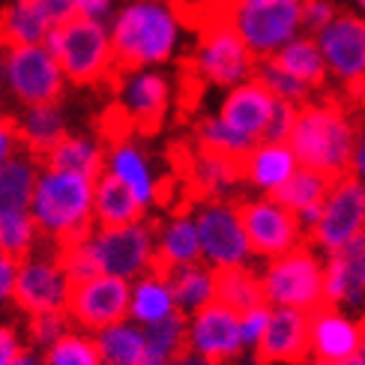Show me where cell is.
Listing matches in <instances>:
<instances>
[{
    "mask_svg": "<svg viewBox=\"0 0 365 365\" xmlns=\"http://www.w3.org/2000/svg\"><path fill=\"white\" fill-rule=\"evenodd\" d=\"M177 45V15L159 0H138L120 9L111 27L114 63L102 87L114 96L117 87L129 75L141 72L147 63H162L174 54Z\"/></svg>",
    "mask_w": 365,
    "mask_h": 365,
    "instance_id": "6da1fadb",
    "label": "cell"
},
{
    "mask_svg": "<svg viewBox=\"0 0 365 365\" xmlns=\"http://www.w3.org/2000/svg\"><path fill=\"white\" fill-rule=\"evenodd\" d=\"M356 123L339 102H309L299 108L297 126L291 132V150L299 168L324 174L327 180H341L351 174Z\"/></svg>",
    "mask_w": 365,
    "mask_h": 365,
    "instance_id": "7a4b0ae2",
    "label": "cell"
},
{
    "mask_svg": "<svg viewBox=\"0 0 365 365\" xmlns=\"http://www.w3.org/2000/svg\"><path fill=\"white\" fill-rule=\"evenodd\" d=\"M93 192L96 182L72 171H45L34 195V222L39 237L51 246L93 237Z\"/></svg>",
    "mask_w": 365,
    "mask_h": 365,
    "instance_id": "3957f363",
    "label": "cell"
},
{
    "mask_svg": "<svg viewBox=\"0 0 365 365\" xmlns=\"http://www.w3.org/2000/svg\"><path fill=\"white\" fill-rule=\"evenodd\" d=\"M264 294L272 309L317 312L327 306V264L317 257V249L302 242L264 269Z\"/></svg>",
    "mask_w": 365,
    "mask_h": 365,
    "instance_id": "277c9868",
    "label": "cell"
},
{
    "mask_svg": "<svg viewBox=\"0 0 365 365\" xmlns=\"http://www.w3.org/2000/svg\"><path fill=\"white\" fill-rule=\"evenodd\" d=\"M48 51L63 69V75L78 87H96L105 84L114 63L111 39L105 27L93 19H75L63 27L51 30Z\"/></svg>",
    "mask_w": 365,
    "mask_h": 365,
    "instance_id": "5b68a950",
    "label": "cell"
},
{
    "mask_svg": "<svg viewBox=\"0 0 365 365\" xmlns=\"http://www.w3.org/2000/svg\"><path fill=\"white\" fill-rule=\"evenodd\" d=\"M195 225H197V234H201L207 267L212 269L249 267L255 252L240 219L237 197H219V201L201 204L195 210Z\"/></svg>",
    "mask_w": 365,
    "mask_h": 365,
    "instance_id": "8992f818",
    "label": "cell"
},
{
    "mask_svg": "<svg viewBox=\"0 0 365 365\" xmlns=\"http://www.w3.org/2000/svg\"><path fill=\"white\" fill-rule=\"evenodd\" d=\"M197 66L204 78L219 87H237L255 75L257 57L240 36L237 19H219L197 30Z\"/></svg>",
    "mask_w": 365,
    "mask_h": 365,
    "instance_id": "52a82bcc",
    "label": "cell"
},
{
    "mask_svg": "<svg viewBox=\"0 0 365 365\" xmlns=\"http://www.w3.org/2000/svg\"><path fill=\"white\" fill-rule=\"evenodd\" d=\"M162 231V222L156 216H147L141 225L120 227V231H96L90 237V255L96 261L102 276L132 279L150 269V257L156 249V237Z\"/></svg>",
    "mask_w": 365,
    "mask_h": 365,
    "instance_id": "ba28073f",
    "label": "cell"
},
{
    "mask_svg": "<svg viewBox=\"0 0 365 365\" xmlns=\"http://www.w3.org/2000/svg\"><path fill=\"white\" fill-rule=\"evenodd\" d=\"M237 210L252 242V252L257 257L276 261V257L294 252L302 242H309L297 212L272 201V197H240Z\"/></svg>",
    "mask_w": 365,
    "mask_h": 365,
    "instance_id": "9c48e42d",
    "label": "cell"
},
{
    "mask_svg": "<svg viewBox=\"0 0 365 365\" xmlns=\"http://www.w3.org/2000/svg\"><path fill=\"white\" fill-rule=\"evenodd\" d=\"M66 314L72 324L90 332H105L120 327L132 314V287L126 279L117 276H96L78 284H69L66 291Z\"/></svg>",
    "mask_w": 365,
    "mask_h": 365,
    "instance_id": "30bf717a",
    "label": "cell"
},
{
    "mask_svg": "<svg viewBox=\"0 0 365 365\" xmlns=\"http://www.w3.org/2000/svg\"><path fill=\"white\" fill-rule=\"evenodd\" d=\"M362 234H365V182L347 174L332 182L324 201V216L309 234V246L324 255H332Z\"/></svg>",
    "mask_w": 365,
    "mask_h": 365,
    "instance_id": "8fae6325",
    "label": "cell"
},
{
    "mask_svg": "<svg viewBox=\"0 0 365 365\" xmlns=\"http://www.w3.org/2000/svg\"><path fill=\"white\" fill-rule=\"evenodd\" d=\"M237 30L257 60L276 57L287 42L299 36L302 0H267L257 6H240Z\"/></svg>",
    "mask_w": 365,
    "mask_h": 365,
    "instance_id": "7c38bea8",
    "label": "cell"
},
{
    "mask_svg": "<svg viewBox=\"0 0 365 365\" xmlns=\"http://www.w3.org/2000/svg\"><path fill=\"white\" fill-rule=\"evenodd\" d=\"M327 69L347 93L365 99V19L359 12H339V19L314 36Z\"/></svg>",
    "mask_w": 365,
    "mask_h": 365,
    "instance_id": "4fadbf2b",
    "label": "cell"
},
{
    "mask_svg": "<svg viewBox=\"0 0 365 365\" xmlns=\"http://www.w3.org/2000/svg\"><path fill=\"white\" fill-rule=\"evenodd\" d=\"M63 78L54 54L42 45H24L6 54V81L27 108L63 102Z\"/></svg>",
    "mask_w": 365,
    "mask_h": 365,
    "instance_id": "5bb4252c",
    "label": "cell"
},
{
    "mask_svg": "<svg viewBox=\"0 0 365 365\" xmlns=\"http://www.w3.org/2000/svg\"><path fill=\"white\" fill-rule=\"evenodd\" d=\"M257 365H302L312 359V314L297 309H272L269 327L255 347Z\"/></svg>",
    "mask_w": 365,
    "mask_h": 365,
    "instance_id": "9a60e30c",
    "label": "cell"
},
{
    "mask_svg": "<svg viewBox=\"0 0 365 365\" xmlns=\"http://www.w3.org/2000/svg\"><path fill=\"white\" fill-rule=\"evenodd\" d=\"M365 339V321H356L339 306L312 312V362L339 365L359 354Z\"/></svg>",
    "mask_w": 365,
    "mask_h": 365,
    "instance_id": "2e32d148",
    "label": "cell"
},
{
    "mask_svg": "<svg viewBox=\"0 0 365 365\" xmlns=\"http://www.w3.org/2000/svg\"><path fill=\"white\" fill-rule=\"evenodd\" d=\"M189 344L195 354H201L207 359L216 362H234L246 344H242V332H240V314L234 309L222 306L212 299L210 306L192 314L189 324Z\"/></svg>",
    "mask_w": 365,
    "mask_h": 365,
    "instance_id": "e0dca14e",
    "label": "cell"
},
{
    "mask_svg": "<svg viewBox=\"0 0 365 365\" xmlns=\"http://www.w3.org/2000/svg\"><path fill=\"white\" fill-rule=\"evenodd\" d=\"M114 99H120L129 108L135 126H138V138H153L168 120L171 87L162 72H135L120 81Z\"/></svg>",
    "mask_w": 365,
    "mask_h": 365,
    "instance_id": "ac0fdd59",
    "label": "cell"
},
{
    "mask_svg": "<svg viewBox=\"0 0 365 365\" xmlns=\"http://www.w3.org/2000/svg\"><path fill=\"white\" fill-rule=\"evenodd\" d=\"M195 264H207L195 216L192 212L189 216H171V222L165 225L156 237V249H153V257H150L147 276L168 284V279L177 269L195 267Z\"/></svg>",
    "mask_w": 365,
    "mask_h": 365,
    "instance_id": "d6986e66",
    "label": "cell"
},
{
    "mask_svg": "<svg viewBox=\"0 0 365 365\" xmlns=\"http://www.w3.org/2000/svg\"><path fill=\"white\" fill-rule=\"evenodd\" d=\"M66 276L54 261H27L19 267L12 287V299L21 312L30 314H48V312H66Z\"/></svg>",
    "mask_w": 365,
    "mask_h": 365,
    "instance_id": "ffe728a7",
    "label": "cell"
},
{
    "mask_svg": "<svg viewBox=\"0 0 365 365\" xmlns=\"http://www.w3.org/2000/svg\"><path fill=\"white\" fill-rule=\"evenodd\" d=\"M276 96L257 81V78H249L237 87L227 90V96L222 99V108H219V117L225 120L227 126H234L237 132H242L246 138L261 144L267 138V129H269V120H272V111H276Z\"/></svg>",
    "mask_w": 365,
    "mask_h": 365,
    "instance_id": "44dd1931",
    "label": "cell"
},
{
    "mask_svg": "<svg viewBox=\"0 0 365 365\" xmlns=\"http://www.w3.org/2000/svg\"><path fill=\"white\" fill-rule=\"evenodd\" d=\"M327 306L365 309V234L327 255Z\"/></svg>",
    "mask_w": 365,
    "mask_h": 365,
    "instance_id": "7402d4cb",
    "label": "cell"
},
{
    "mask_svg": "<svg viewBox=\"0 0 365 365\" xmlns=\"http://www.w3.org/2000/svg\"><path fill=\"white\" fill-rule=\"evenodd\" d=\"M93 216H96L99 231H120V227L141 225L147 219L144 216V204L132 195V189L114 171H105L102 180L96 182Z\"/></svg>",
    "mask_w": 365,
    "mask_h": 365,
    "instance_id": "603a6c76",
    "label": "cell"
},
{
    "mask_svg": "<svg viewBox=\"0 0 365 365\" xmlns=\"http://www.w3.org/2000/svg\"><path fill=\"white\" fill-rule=\"evenodd\" d=\"M297 171H299V162L294 156L291 144H267V141H261L252 150V156L242 162L246 182H252V186L261 189L264 195H276Z\"/></svg>",
    "mask_w": 365,
    "mask_h": 365,
    "instance_id": "cb8c5ba5",
    "label": "cell"
},
{
    "mask_svg": "<svg viewBox=\"0 0 365 365\" xmlns=\"http://www.w3.org/2000/svg\"><path fill=\"white\" fill-rule=\"evenodd\" d=\"M19 132H21V147L27 150V156L34 159L39 168L48 159L51 150L66 138L63 114L60 105H39V108H27L24 117H19Z\"/></svg>",
    "mask_w": 365,
    "mask_h": 365,
    "instance_id": "d4e9b609",
    "label": "cell"
},
{
    "mask_svg": "<svg viewBox=\"0 0 365 365\" xmlns=\"http://www.w3.org/2000/svg\"><path fill=\"white\" fill-rule=\"evenodd\" d=\"M105 156H108V150L102 144L78 138V135H66L48 153V159L42 162V171H72V174H81L87 180L99 182L102 174L108 171L105 168Z\"/></svg>",
    "mask_w": 365,
    "mask_h": 365,
    "instance_id": "484cf974",
    "label": "cell"
},
{
    "mask_svg": "<svg viewBox=\"0 0 365 365\" xmlns=\"http://www.w3.org/2000/svg\"><path fill=\"white\" fill-rule=\"evenodd\" d=\"M51 36V27L39 19V12L27 0H12L0 6V51H15L24 45H42Z\"/></svg>",
    "mask_w": 365,
    "mask_h": 365,
    "instance_id": "4316f807",
    "label": "cell"
},
{
    "mask_svg": "<svg viewBox=\"0 0 365 365\" xmlns=\"http://www.w3.org/2000/svg\"><path fill=\"white\" fill-rule=\"evenodd\" d=\"M216 302L246 314L257 306H269L264 294V276H257L252 267H227L216 269Z\"/></svg>",
    "mask_w": 365,
    "mask_h": 365,
    "instance_id": "83f0119b",
    "label": "cell"
},
{
    "mask_svg": "<svg viewBox=\"0 0 365 365\" xmlns=\"http://www.w3.org/2000/svg\"><path fill=\"white\" fill-rule=\"evenodd\" d=\"M36 168L39 165L34 159H9L0 168V216H19L34 207L36 195Z\"/></svg>",
    "mask_w": 365,
    "mask_h": 365,
    "instance_id": "f1b7e54d",
    "label": "cell"
},
{
    "mask_svg": "<svg viewBox=\"0 0 365 365\" xmlns=\"http://www.w3.org/2000/svg\"><path fill=\"white\" fill-rule=\"evenodd\" d=\"M276 63L284 72H291L294 78H299L302 84H309L312 90H321L329 78L327 60H324L321 45H317L314 36H297L294 42H287L276 54Z\"/></svg>",
    "mask_w": 365,
    "mask_h": 365,
    "instance_id": "f546056e",
    "label": "cell"
},
{
    "mask_svg": "<svg viewBox=\"0 0 365 365\" xmlns=\"http://www.w3.org/2000/svg\"><path fill=\"white\" fill-rule=\"evenodd\" d=\"M168 287L174 294L177 309L186 312V314H195L216 299V269L207 267V264L182 267L168 279Z\"/></svg>",
    "mask_w": 365,
    "mask_h": 365,
    "instance_id": "4dcf8cb0",
    "label": "cell"
},
{
    "mask_svg": "<svg viewBox=\"0 0 365 365\" xmlns=\"http://www.w3.org/2000/svg\"><path fill=\"white\" fill-rule=\"evenodd\" d=\"M192 141L197 147L210 150V153H219V156L237 159V162H246L252 156V150L257 147V141L246 138V135L237 132L234 126H227L222 117H201L197 120L192 126Z\"/></svg>",
    "mask_w": 365,
    "mask_h": 365,
    "instance_id": "1f68e13d",
    "label": "cell"
},
{
    "mask_svg": "<svg viewBox=\"0 0 365 365\" xmlns=\"http://www.w3.org/2000/svg\"><path fill=\"white\" fill-rule=\"evenodd\" d=\"M189 314L186 312H174L168 317H162L156 324H147L144 339H147V354H153L159 359H165L168 365H174L186 351H192L189 344Z\"/></svg>",
    "mask_w": 365,
    "mask_h": 365,
    "instance_id": "d6a6232c",
    "label": "cell"
},
{
    "mask_svg": "<svg viewBox=\"0 0 365 365\" xmlns=\"http://www.w3.org/2000/svg\"><path fill=\"white\" fill-rule=\"evenodd\" d=\"M329 189H332V180H327L324 174H317V171L299 168L276 195H267V197L279 201L282 207H287L291 212H302L309 207H321L327 201Z\"/></svg>",
    "mask_w": 365,
    "mask_h": 365,
    "instance_id": "836d02e7",
    "label": "cell"
},
{
    "mask_svg": "<svg viewBox=\"0 0 365 365\" xmlns=\"http://www.w3.org/2000/svg\"><path fill=\"white\" fill-rule=\"evenodd\" d=\"M99 354L105 365H138L141 356L147 354V339L144 332L132 329V327H111L96 336Z\"/></svg>",
    "mask_w": 365,
    "mask_h": 365,
    "instance_id": "e575fe53",
    "label": "cell"
},
{
    "mask_svg": "<svg viewBox=\"0 0 365 365\" xmlns=\"http://www.w3.org/2000/svg\"><path fill=\"white\" fill-rule=\"evenodd\" d=\"M252 78H257L272 96L282 99V102H294V105H299V108H302V105H309V102H314L312 99L314 90L309 84H302L299 78H294L291 72H284L276 63V57H261V60H257Z\"/></svg>",
    "mask_w": 365,
    "mask_h": 365,
    "instance_id": "d590c367",
    "label": "cell"
},
{
    "mask_svg": "<svg viewBox=\"0 0 365 365\" xmlns=\"http://www.w3.org/2000/svg\"><path fill=\"white\" fill-rule=\"evenodd\" d=\"M174 312H177V302L165 282L147 276L132 287V317H138L141 324H156Z\"/></svg>",
    "mask_w": 365,
    "mask_h": 365,
    "instance_id": "8d00e7d4",
    "label": "cell"
},
{
    "mask_svg": "<svg viewBox=\"0 0 365 365\" xmlns=\"http://www.w3.org/2000/svg\"><path fill=\"white\" fill-rule=\"evenodd\" d=\"M207 78L201 66H197V57L186 54L180 57L177 63V126L189 123L192 114L197 111V105L204 99V90H207Z\"/></svg>",
    "mask_w": 365,
    "mask_h": 365,
    "instance_id": "74e56055",
    "label": "cell"
},
{
    "mask_svg": "<svg viewBox=\"0 0 365 365\" xmlns=\"http://www.w3.org/2000/svg\"><path fill=\"white\" fill-rule=\"evenodd\" d=\"M39 227L30 212H19V216H0V249H4L15 264H27L30 255L36 249Z\"/></svg>",
    "mask_w": 365,
    "mask_h": 365,
    "instance_id": "f35d334b",
    "label": "cell"
},
{
    "mask_svg": "<svg viewBox=\"0 0 365 365\" xmlns=\"http://www.w3.org/2000/svg\"><path fill=\"white\" fill-rule=\"evenodd\" d=\"M108 156H111V171L132 189V195L138 197L141 204L153 201V180H150L147 162L138 153V147H132V144L117 147V150H111Z\"/></svg>",
    "mask_w": 365,
    "mask_h": 365,
    "instance_id": "ab89813d",
    "label": "cell"
},
{
    "mask_svg": "<svg viewBox=\"0 0 365 365\" xmlns=\"http://www.w3.org/2000/svg\"><path fill=\"white\" fill-rule=\"evenodd\" d=\"M45 365H102V354L93 339L69 332L45 351Z\"/></svg>",
    "mask_w": 365,
    "mask_h": 365,
    "instance_id": "60d3db41",
    "label": "cell"
},
{
    "mask_svg": "<svg viewBox=\"0 0 365 365\" xmlns=\"http://www.w3.org/2000/svg\"><path fill=\"white\" fill-rule=\"evenodd\" d=\"M69 327H72V317H69L66 312L30 314V317H27V341L48 351L51 344H57L63 336H69Z\"/></svg>",
    "mask_w": 365,
    "mask_h": 365,
    "instance_id": "b9f144b4",
    "label": "cell"
},
{
    "mask_svg": "<svg viewBox=\"0 0 365 365\" xmlns=\"http://www.w3.org/2000/svg\"><path fill=\"white\" fill-rule=\"evenodd\" d=\"M339 12L336 0H302V27L309 30V36H317L339 19Z\"/></svg>",
    "mask_w": 365,
    "mask_h": 365,
    "instance_id": "7bdbcfd3",
    "label": "cell"
},
{
    "mask_svg": "<svg viewBox=\"0 0 365 365\" xmlns=\"http://www.w3.org/2000/svg\"><path fill=\"white\" fill-rule=\"evenodd\" d=\"M297 117H299V105L294 102H276V111H272L269 120V129H267V144H287L291 141V132L297 126Z\"/></svg>",
    "mask_w": 365,
    "mask_h": 365,
    "instance_id": "ee69618b",
    "label": "cell"
},
{
    "mask_svg": "<svg viewBox=\"0 0 365 365\" xmlns=\"http://www.w3.org/2000/svg\"><path fill=\"white\" fill-rule=\"evenodd\" d=\"M27 4L39 12V19L51 30L78 19V6H75V0H27Z\"/></svg>",
    "mask_w": 365,
    "mask_h": 365,
    "instance_id": "f6af8a7d",
    "label": "cell"
},
{
    "mask_svg": "<svg viewBox=\"0 0 365 365\" xmlns=\"http://www.w3.org/2000/svg\"><path fill=\"white\" fill-rule=\"evenodd\" d=\"M269 314H272V306H257V309H252V312H246V314H240V332H242V344L246 347H255L261 344V339H264V332H267V327H269Z\"/></svg>",
    "mask_w": 365,
    "mask_h": 365,
    "instance_id": "bcb514c9",
    "label": "cell"
},
{
    "mask_svg": "<svg viewBox=\"0 0 365 365\" xmlns=\"http://www.w3.org/2000/svg\"><path fill=\"white\" fill-rule=\"evenodd\" d=\"M21 144V132H19V117L6 114L4 108H0V168L15 159V150H19Z\"/></svg>",
    "mask_w": 365,
    "mask_h": 365,
    "instance_id": "7dc6e473",
    "label": "cell"
},
{
    "mask_svg": "<svg viewBox=\"0 0 365 365\" xmlns=\"http://www.w3.org/2000/svg\"><path fill=\"white\" fill-rule=\"evenodd\" d=\"M24 351L19 339H15V329L9 327H0V365H15V359H19Z\"/></svg>",
    "mask_w": 365,
    "mask_h": 365,
    "instance_id": "c3c4849f",
    "label": "cell"
},
{
    "mask_svg": "<svg viewBox=\"0 0 365 365\" xmlns=\"http://www.w3.org/2000/svg\"><path fill=\"white\" fill-rule=\"evenodd\" d=\"M19 264L12 261V257L0 249V299L12 297V287H15V276H19V269H15Z\"/></svg>",
    "mask_w": 365,
    "mask_h": 365,
    "instance_id": "681fc988",
    "label": "cell"
},
{
    "mask_svg": "<svg viewBox=\"0 0 365 365\" xmlns=\"http://www.w3.org/2000/svg\"><path fill=\"white\" fill-rule=\"evenodd\" d=\"M351 177L365 182V123L356 129V144H354V159H351Z\"/></svg>",
    "mask_w": 365,
    "mask_h": 365,
    "instance_id": "f907efd6",
    "label": "cell"
},
{
    "mask_svg": "<svg viewBox=\"0 0 365 365\" xmlns=\"http://www.w3.org/2000/svg\"><path fill=\"white\" fill-rule=\"evenodd\" d=\"M75 6H78V15H81V19H93V21H99V15L108 12L111 0H75Z\"/></svg>",
    "mask_w": 365,
    "mask_h": 365,
    "instance_id": "816d5d0a",
    "label": "cell"
},
{
    "mask_svg": "<svg viewBox=\"0 0 365 365\" xmlns=\"http://www.w3.org/2000/svg\"><path fill=\"white\" fill-rule=\"evenodd\" d=\"M174 365H222V362H216V359H207V356H201V354H195V351H186L182 354Z\"/></svg>",
    "mask_w": 365,
    "mask_h": 365,
    "instance_id": "f5cc1de1",
    "label": "cell"
},
{
    "mask_svg": "<svg viewBox=\"0 0 365 365\" xmlns=\"http://www.w3.org/2000/svg\"><path fill=\"white\" fill-rule=\"evenodd\" d=\"M15 365H42V362H39L34 354H21L19 359H15Z\"/></svg>",
    "mask_w": 365,
    "mask_h": 365,
    "instance_id": "db71d44e",
    "label": "cell"
},
{
    "mask_svg": "<svg viewBox=\"0 0 365 365\" xmlns=\"http://www.w3.org/2000/svg\"><path fill=\"white\" fill-rule=\"evenodd\" d=\"M240 6H257V4H267V0H237Z\"/></svg>",
    "mask_w": 365,
    "mask_h": 365,
    "instance_id": "11a10c76",
    "label": "cell"
},
{
    "mask_svg": "<svg viewBox=\"0 0 365 365\" xmlns=\"http://www.w3.org/2000/svg\"><path fill=\"white\" fill-rule=\"evenodd\" d=\"M356 362L365 365V339H362V347H359V354H356Z\"/></svg>",
    "mask_w": 365,
    "mask_h": 365,
    "instance_id": "9f6ffc18",
    "label": "cell"
},
{
    "mask_svg": "<svg viewBox=\"0 0 365 365\" xmlns=\"http://www.w3.org/2000/svg\"><path fill=\"white\" fill-rule=\"evenodd\" d=\"M354 4H356V9H359V15H362V19H365V0H354Z\"/></svg>",
    "mask_w": 365,
    "mask_h": 365,
    "instance_id": "6f0895ef",
    "label": "cell"
},
{
    "mask_svg": "<svg viewBox=\"0 0 365 365\" xmlns=\"http://www.w3.org/2000/svg\"><path fill=\"white\" fill-rule=\"evenodd\" d=\"M339 365H359V362H356V356H354V359H347V362H339Z\"/></svg>",
    "mask_w": 365,
    "mask_h": 365,
    "instance_id": "680465c9",
    "label": "cell"
},
{
    "mask_svg": "<svg viewBox=\"0 0 365 365\" xmlns=\"http://www.w3.org/2000/svg\"><path fill=\"white\" fill-rule=\"evenodd\" d=\"M336 4H339V0H336Z\"/></svg>",
    "mask_w": 365,
    "mask_h": 365,
    "instance_id": "91938a15",
    "label": "cell"
},
{
    "mask_svg": "<svg viewBox=\"0 0 365 365\" xmlns=\"http://www.w3.org/2000/svg\"><path fill=\"white\" fill-rule=\"evenodd\" d=\"M102 365H105V362H102Z\"/></svg>",
    "mask_w": 365,
    "mask_h": 365,
    "instance_id": "94428289",
    "label": "cell"
}]
</instances>
